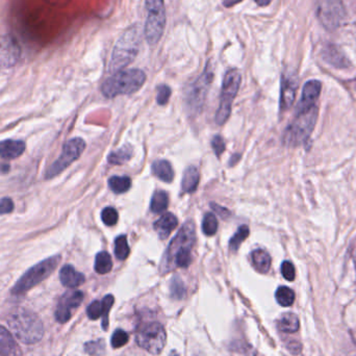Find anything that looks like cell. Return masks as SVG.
Masks as SVG:
<instances>
[{"instance_id":"9","label":"cell","mask_w":356,"mask_h":356,"mask_svg":"<svg viewBox=\"0 0 356 356\" xmlns=\"http://www.w3.org/2000/svg\"><path fill=\"white\" fill-rule=\"evenodd\" d=\"M316 15L328 31H336L346 19V8L342 0H317Z\"/></svg>"},{"instance_id":"45","label":"cell","mask_w":356,"mask_h":356,"mask_svg":"<svg viewBox=\"0 0 356 356\" xmlns=\"http://www.w3.org/2000/svg\"><path fill=\"white\" fill-rule=\"evenodd\" d=\"M243 0H224L223 4L226 8H232V6H236V3H240Z\"/></svg>"},{"instance_id":"29","label":"cell","mask_w":356,"mask_h":356,"mask_svg":"<svg viewBox=\"0 0 356 356\" xmlns=\"http://www.w3.org/2000/svg\"><path fill=\"white\" fill-rule=\"evenodd\" d=\"M276 300L282 307H288L294 303L295 293L288 286H280L276 291Z\"/></svg>"},{"instance_id":"10","label":"cell","mask_w":356,"mask_h":356,"mask_svg":"<svg viewBox=\"0 0 356 356\" xmlns=\"http://www.w3.org/2000/svg\"><path fill=\"white\" fill-rule=\"evenodd\" d=\"M167 334L160 323H150L142 327L137 334V343L154 355H160L166 345Z\"/></svg>"},{"instance_id":"4","label":"cell","mask_w":356,"mask_h":356,"mask_svg":"<svg viewBox=\"0 0 356 356\" xmlns=\"http://www.w3.org/2000/svg\"><path fill=\"white\" fill-rule=\"evenodd\" d=\"M140 44H141V33H140L139 26L133 25L121 35L115 45L110 62L111 72H118L131 64L138 56Z\"/></svg>"},{"instance_id":"31","label":"cell","mask_w":356,"mask_h":356,"mask_svg":"<svg viewBox=\"0 0 356 356\" xmlns=\"http://www.w3.org/2000/svg\"><path fill=\"white\" fill-rule=\"evenodd\" d=\"M249 228L248 226L242 225L238 228V232L234 234L229 241V249L232 251H236L240 248L241 244L248 238Z\"/></svg>"},{"instance_id":"47","label":"cell","mask_w":356,"mask_h":356,"mask_svg":"<svg viewBox=\"0 0 356 356\" xmlns=\"http://www.w3.org/2000/svg\"><path fill=\"white\" fill-rule=\"evenodd\" d=\"M353 259H355V270H356V252L355 254V257H353Z\"/></svg>"},{"instance_id":"37","label":"cell","mask_w":356,"mask_h":356,"mask_svg":"<svg viewBox=\"0 0 356 356\" xmlns=\"http://www.w3.org/2000/svg\"><path fill=\"white\" fill-rule=\"evenodd\" d=\"M102 313H104V309H102V303L100 302V301H93V302L88 307V317L91 320L99 319L102 316Z\"/></svg>"},{"instance_id":"21","label":"cell","mask_w":356,"mask_h":356,"mask_svg":"<svg viewBox=\"0 0 356 356\" xmlns=\"http://www.w3.org/2000/svg\"><path fill=\"white\" fill-rule=\"evenodd\" d=\"M251 261H252L253 267L259 273H267L271 267V257L263 249H257V250L252 251Z\"/></svg>"},{"instance_id":"8","label":"cell","mask_w":356,"mask_h":356,"mask_svg":"<svg viewBox=\"0 0 356 356\" xmlns=\"http://www.w3.org/2000/svg\"><path fill=\"white\" fill-rule=\"evenodd\" d=\"M146 18L144 33L150 45H156L164 35L166 27V8L164 0H146Z\"/></svg>"},{"instance_id":"22","label":"cell","mask_w":356,"mask_h":356,"mask_svg":"<svg viewBox=\"0 0 356 356\" xmlns=\"http://www.w3.org/2000/svg\"><path fill=\"white\" fill-rule=\"evenodd\" d=\"M324 58L330 64L334 65L336 67H340V68L347 67L349 64L348 60H347L345 54H343L342 50L334 45H328L324 49Z\"/></svg>"},{"instance_id":"13","label":"cell","mask_w":356,"mask_h":356,"mask_svg":"<svg viewBox=\"0 0 356 356\" xmlns=\"http://www.w3.org/2000/svg\"><path fill=\"white\" fill-rule=\"evenodd\" d=\"M83 300V294L81 291H70L65 293L58 301L56 311V321L64 324L71 319L73 309H77Z\"/></svg>"},{"instance_id":"14","label":"cell","mask_w":356,"mask_h":356,"mask_svg":"<svg viewBox=\"0 0 356 356\" xmlns=\"http://www.w3.org/2000/svg\"><path fill=\"white\" fill-rule=\"evenodd\" d=\"M296 77L291 73H284L282 79V92H280V110L286 111L294 104L297 91Z\"/></svg>"},{"instance_id":"34","label":"cell","mask_w":356,"mask_h":356,"mask_svg":"<svg viewBox=\"0 0 356 356\" xmlns=\"http://www.w3.org/2000/svg\"><path fill=\"white\" fill-rule=\"evenodd\" d=\"M102 222L106 226L116 225L118 222L119 216L114 207H106L102 213Z\"/></svg>"},{"instance_id":"15","label":"cell","mask_w":356,"mask_h":356,"mask_svg":"<svg viewBox=\"0 0 356 356\" xmlns=\"http://www.w3.org/2000/svg\"><path fill=\"white\" fill-rule=\"evenodd\" d=\"M322 85L319 81H309L305 83L302 90L300 102L297 106L296 113L302 112L316 106V102L321 93Z\"/></svg>"},{"instance_id":"36","label":"cell","mask_w":356,"mask_h":356,"mask_svg":"<svg viewBox=\"0 0 356 356\" xmlns=\"http://www.w3.org/2000/svg\"><path fill=\"white\" fill-rule=\"evenodd\" d=\"M129 334L124 330H116L112 337V346L115 349L121 348L129 343Z\"/></svg>"},{"instance_id":"17","label":"cell","mask_w":356,"mask_h":356,"mask_svg":"<svg viewBox=\"0 0 356 356\" xmlns=\"http://www.w3.org/2000/svg\"><path fill=\"white\" fill-rule=\"evenodd\" d=\"M0 355L21 356L20 347L8 330L0 326Z\"/></svg>"},{"instance_id":"7","label":"cell","mask_w":356,"mask_h":356,"mask_svg":"<svg viewBox=\"0 0 356 356\" xmlns=\"http://www.w3.org/2000/svg\"><path fill=\"white\" fill-rule=\"evenodd\" d=\"M242 83V75L236 69H232L226 73L222 83L220 106L216 114V123L223 125L232 114V102L236 97Z\"/></svg>"},{"instance_id":"19","label":"cell","mask_w":356,"mask_h":356,"mask_svg":"<svg viewBox=\"0 0 356 356\" xmlns=\"http://www.w3.org/2000/svg\"><path fill=\"white\" fill-rule=\"evenodd\" d=\"M178 220L173 213H167L163 215L158 221L154 223V229L162 238H168L171 232L177 227Z\"/></svg>"},{"instance_id":"32","label":"cell","mask_w":356,"mask_h":356,"mask_svg":"<svg viewBox=\"0 0 356 356\" xmlns=\"http://www.w3.org/2000/svg\"><path fill=\"white\" fill-rule=\"evenodd\" d=\"M202 230L209 236H213L217 232L218 220L213 213H209L204 216L202 222Z\"/></svg>"},{"instance_id":"18","label":"cell","mask_w":356,"mask_h":356,"mask_svg":"<svg viewBox=\"0 0 356 356\" xmlns=\"http://www.w3.org/2000/svg\"><path fill=\"white\" fill-rule=\"evenodd\" d=\"M60 280L63 286L74 289L81 286L85 282L86 278L85 275L77 272L73 266L66 265L60 270Z\"/></svg>"},{"instance_id":"24","label":"cell","mask_w":356,"mask_h":356,"mask_svg":"<svg viewBox=\"0 0 356 356\" xmlns=\"http://www.w3.org/2000/svg\"><path fill=\"white\" fill-rule=\"evenodd\" d=\"M299 326L300 324H299L298 317L292 313L284 314L278 321V330L286 334H294L298 332Z\"/></svg>"},{"instance_id":"27","label":"cell","mask_w":356,"mask_h":356,"mask_svg":"<svg viewBox=\"0 0 356 356\" xmlns=\"http://www.w3.org/2000/svg\"><path fill=\"white\" fill-rule=\"evenodd\" d=\"M113 268L112 257L106 251H102L96 255L95 271L98 274H106Z\"/></svg>"},{"instance_id":"44","label":"cell","mask_w":356,"mask_h":356,"mask_svg":"<svg viewBox=\"0 0 356 356\" xmlns=\"http://www.w3.org/2000/svg\"><path fill=\"white\" fill-rule=\"evenodd\" d=\"M46 1L48 3L52 4V6H63L68 3L69 0H46Z\"/></svg>"},{"instance_id":"11","label":"cell","mask_w":356,"mask_h":356,"mask_svg":"<svg viewBox=\"0 0 356 356\" xmlns=\"http://www.w3.org/2000/svg\"><path fill=\"white\" fill-rule=\"evenodd\" d=\"M213 71L209 65H207L202 74L188 88L186 95V102L188 111L193 114L200 112L201 108L204 104L209 86L213 81Z\"/></svg>"},{"instance_id":"6","label":"cell","mask_w":356,"mask_h":356,"mask_svg":"<svg viewBox=\"0 0 356 356\" xmlns=\"http://www.w3.org/2000/svg\"><path fill=\"white\" fill-rule=\"evenodd\" d=\"M60 261V255H54V257L44 259V261H40L39 264L31 267L16 282L12 290L13 294H24V293L29 292L31 289L35 288L37 284H39L40 282H43L48 276L54 273Z\"/></svg>"},{"instance_id":"20","label":"cell","mask_w":356,"mask_h":356,"mask_svg":"<svg viewBox=\"0 0 356 356\" xmlns=\"http://www.w3.org/2000/svg\"><path fill=\"white\" fill-rule=\"evenodd\" d=\"M199 179H200V175L196 167L191 166L186 168L182 177V192L188 193V194L194 193L198 186Z\"/></svg>"},{"instance_id":"46","label":"cell","mask_w":356,"mask_h":356,"mask_svg":"<svg viewBox=\"0 0 356 356\" xmlns=\"http://www.w3.org/2000/svg\"><path fill=\"white\" fill-rule=\"evenodd\" d=\"M254 1L259 6H267L271 3L272 0H254Z\"/></svg>"},{"instance_id":"12","label":"cell","mask_w":356,"mask_h":356,"mask_svg":"<svg viewBox=\"0 0 356 356\" xmlns=\"http://www.w3.org/2000/svg\"><path fill=\"white\" fill-rule=\"evenodd\" d=\"M86 148V143L81 138H74L65 144L60 158L49 167L46 173V178H54L68 168L73 162L81 158Z\"/></svg>"},{"instance_id":"40","label":"cell","mask_w":356,"mask_h":356,"mask_svg":"<svg viewBox=\"0 0 356 356\" xmlns=\"http://www.w3.org/2000/svg\"><path fill=\"white\" fill-rule=\"evenodd\" d=\"M282 274L286 280L293 282L295 280V276H296L294 265L291 261H284L282 265Z\"/></svg>"},{"instance_id":"39","label":"cell","mask_w":356,"mask_h":356,"mask_svg":"<svg viewBox=\"0 0 356 356\" xmlns=\"http://www.w3.org/2000/svg\"><path fill=\"white\" fill-rule=\"evenodd\" d=\"M171 89L168 86L163 85L159 87L158 96H156V102L161 106H165L170 99Z\"/></svg>"},{"instance_id":"5","label":"cell","mask_w":356,"mask_h":356,"mask_svg":"<svg viewBox=\"0 0 356 356\" xmlns=\"http://www.w3.org/2000/svg\"><path fill=\"white\" fill-rule=\"evenodd\" d=\"M318 119L317 106L296 113L294 121L286 129L284 143L288 146H299L311 137Z\"/></svg>"},{"instance_id":"26","label":"cell","mask_w":356,"mask_h":356,"mask_svg":"<svg viewBox=\"0 0 356 356\" xmlns=\"http://www.w3.org/2000/svg\"><path fill=\"white\" fill-rule=\"evenodd\" d=\"M108 186L116 194H123L131 188V179L129 177H112L108 179Z\"/></svg>"},{"instance_id":"3","label":"cell","mask_w":356,"mask_h":356,"mask_svg":"<svg viewBox=\"0 0 356 356\" xmlns=\"http://www.w3.org/2000/svg\"><path fill=\"white\" fill-rule=\"evenodd\" d=\"M145 81L146 74L140 69L118 71L104 81L102 87V94L106 98L131 95L139 91Z\"/></svg>"},{"instance_id":"38","label":"cell","mask_w":356,"mask_h":356,"mask_svg":"<svg viewBox=\"0 0 356 356\" xmlns=\"http://www.w3.org/2000/svg\"><path fill=\"white\" fill-rule=\"evenodd\" d=\"M171 292L175 298L181 299L184 297L186 289H184V282L179 277L173 278L172 284H171Z\"/></svg>"},{"instance_id":"16","label":"cell","mask_w":356,"mask_h":356,"mask_svg":"<svg viewBox=\"0 0 356 356\" xmlns=\"http://www.w3.org/2000/svg\"><path fill=\"white\" fill-rule=\"evenodd\" d=\"M25 143L21 140H6L0 142V158L3 160H14L22 156Z\"/></svg>"},{"instance_id":"28","label":"cell","mask_w":356,"mask_h":356,"mask_svg":"<svg viewBox=\"0 0 356 356\" xmlns=\"http://www.w3.org/2000/svg\"><path fill=\"white\" fill-rule=\"evenodd\" d=\"M131 156H133V150L129 146H125V147L121 148V149L117 150V152H112L108 156V161L110 164L121 165L129 162Z\"/></svg>"},{"instance_id":"35","label":"cell","mask_w":356,"mask_h":356,"mask_svg":"<svg viewBox=\"0 0 356 356\" xmlns=\"http://www.w3.org/2000/svg\"><path fill=\"white\" fill-rule=\"evenodd\" d=\"M86 353L90 355L100 356L104 353V342L102 340L93 341L85 345Z\"/></svg>"},{"instance_id":"42","label":"cell","mask_w":356,"mask_h":356,"mask_svg":"<svg viewBox=\"0 0 356 356\" xmlns=\"http://www.w3.org/2000/svg\"><path fill=\"white\" fill-rule=\"evenodd\" d=\"M13 209H14V202L12 199L6 197L0 200V215L12 213Z\"/></svg>"},{"instance_id":"41","label":"cell","mask_w":356,"mask_h":356,"mask_svg":"<svg viewBox=\"0 0 356 356\" xmlns=\"http://www.w3.org/2000/svg\"><path fill=\"white\" fill-rule=\"evenodd\" d=\"M211 147H213L216 156L219 158L225 150V142H224L223 138L221 136H215L213 139L211 140Z\"/></svg>"},{"instance_id":"43","label":"cell","mask_w":356,"mask_h":356,"mask_svg":"<svg viewBox=\"0 0 356 356\" xmlns=\"http://www.w3.org/2000/svg\"><path fill=\"white\" fill-rule=\"evenodd\" d=\"M211 207L213 211H217L218 215L221 216L222 218H227L228 216L230 215L228 209H223V207H219V205L216 204V203H211Z\"/></svg>"},{"instance_id":"2","label":"cell","mask_w":356,"mask_h":356,"mask_svg":"<svg viewBox=\"0 0 356 356\" xmlns=\"http://www.w3.org/2000/svg\"><path fill=\"white\" fill-rule=\"evenodd\" d=\"M8 324L13 334L24 344H35L43 338L44 327L41 320L29 309H19L13 312L8 317Z\"/></svg>"},{"instance_id":"23","label":"cell","mask_w":356,"mask_h":356,"mask_svg":"<svg viewBox=\"0 0 356 356\" xmlns=\"http://www.w3.org/2000/svg\"><path fill=\"white\" fill-rule=\"evenodd\" d=\"M152 172L165 182H171L175 178V171L167 161H156L152 164Z\"/></svg>"},{"instance_id":"1","label":"cell","mask_w":356,"mask_h":356,"mask_svg":"<svg viewBox=\"0 0 356 356\" xmlns=\"http://www.w3.org/2000/svg\"><path fill=\"white\" fill-rule=\"evenodd\" d=\"M195 240L196 232L194 223L192 221L186 222L169 245L164 263L169 268H188L192 263V249Z\"/></svg>"},{"instance_id":"33","label":"cell","mask_w":356,"mask_h":356,"mask_svg":"<svg viewBox=\"0 0 356 356\" xmlns=\"http://www.w3.org/2000/svg\"><path fill=\"white\" fill-rule=\"evenodd\" d=\"M102 303V309H104V313H102V317H104L102 328L106 330L108 326V313H110L111 309H112L113 305H114V297L112 295H108V296L104 297Z\"/></svg>"},{"instance_id":"30","label":"cell","mask_w":356,"mask_h":356,"mask_svg":"<svg viewBox=\"0 0 356 356\" xmlns=\"http://www.w3.org/2000/svg\"><path fill=\"white\" fill-rule=\"evenodd\" d=\"M131 249H129V243L125 236H119L115 240V255L119 261H124L129 257Z\"/></svg>"},{"instance_id":"25","label":"cell","mask_w":356,"mask_h":356,"mask_svg":"<svg viewBox=\"0 0 356 356\" xmlns=\"http://www.w3.org/2000/svg\"><path fill=\"white\" fill-rule=\"evenodd\" d=\"M168 205L169 197L166 192L159 191V192L154 193L152 198V202H150L152 211L156 213H163L168 209Z\"/></svg>"}]
</instances>
